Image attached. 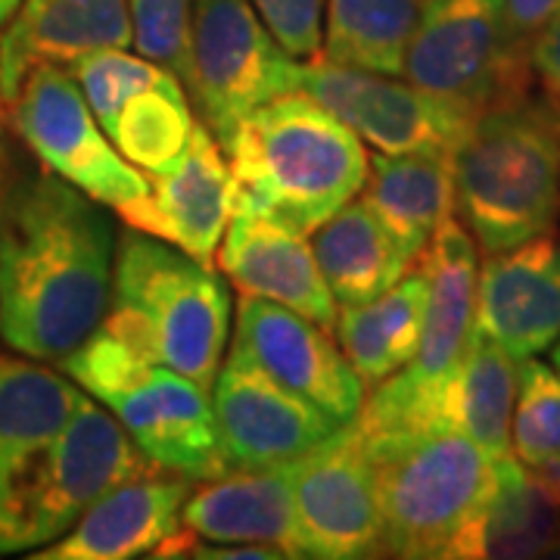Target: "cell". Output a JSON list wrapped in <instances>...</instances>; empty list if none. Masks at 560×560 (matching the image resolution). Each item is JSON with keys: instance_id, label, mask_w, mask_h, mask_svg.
Instances as JSON below:
<instances>
[{"instance_id": "34", "label": "cell", "mask_w": 560, "mask_h": 560, "mask_svg": "<svg viewBox=\"0 0 560 560\" xmlns=\"http://www.w3.org/2000/svg\"><path fill=\"white\" fill-rule=\"evenodd\" d=\"M529 66L539 72L548 97L560 103V7L529 40Z\"/></svg>"}, {"instance_id": "12", "label": "cell", "mask_w": 560, "mask_h": 560, "mask_svg": "<svg viewBox=\"0 0 560 560\" xmlns=\"http://www.w3.org/2000/svg\"><path fill=\"white\" fill-rule=\"evenodd\" d=\"M287 467L305 558L359 560L383 555L377 486L355 420Z\"/></svg>"}, {"instance_id": "33", "label": "cell", "mask_w": 560, "mask_h": 560, "mask_svg": "<svg viewBox=\"0 0 560 560\" xmlns=\"http://www.w3.org/2000/svg\"><path fill=\"white\" fill-rule=\"evenodd\" d=\"M249 3L256 7L265 28L293 60L320 57V20L327 0H249Z\"/></svg>"}, {"instance_id": "2", "label": "cell", "mask_w": 560, "mask_h": 560, "mask_svg": "<svg viewBox=\"0 0 560 560\" xmlns=\"http://www.w3.org/2000/svg\"><path fill=\"white\" fill-rule=\"evenodd\" d=\"M221 150L231 215H261L305 237L355 200L371 172L359 135L305 91L261 103Z\"/></svg>"}, {"instance_id": "31", "label": "cell", "mask_w": 560, "mask_h": 560, "mask_svg": "<svg viewBox=\"0 0 560 560\" xmlns=\"http://www.w3.org/2000/svg\"><path fill=\"white\" fill-rule=\"evenodd\" d=\"M69 72L79 81L81 94H84V101L91 106L94 119L101 121L106 138L116 128V119L125 109V103L131 101L135 94H140V91H147V88L160 84L168 75H175V72H168L160 62L147 60V57H131V54H125L119 47L94 50V54L72 62Z\"/></svg>"}, {"instance_id": "24", "label": "cell", "mask_w": 560, "mask_h": 560, "mask_svg": "<svg viewBox=\"0 0 560 560\" xmlns=\"http://www.w3.org/2000/svg\"><path fill=\"white\" fill-rule=\"evenodd\" d=\"M361 190V200L418 261L433 234L455 215L452 153H377Z\"/></svg>"}, {"instance_id": "14", "label": "cell", "mask_w": 560, "mask_h": 560, "mask_svg": "<svg viewBox=\"0 0 560 560\" xmlns=\"http://www.w3.org/2000/svg\"><path fill=\"white\" fill-rule=\"evenodd\" d=\"M103 405L119 418L140 455L156 470L187 480L231 474L206 389L178 371L150 364L138 381L106 396Z\"/></svg>"}, {"instance_id": "23", "label": "cell", "mask_w": 560, "mask_h": 560, "mask_svg": "<svg viewBox=\"0 0 560 560\" xmlns=\"http://www.w3.org/2000/svg\"><path fill=\"white\" fill-rule=\"evenodd\" d=\"M308 237L320 275L340 305L377 300L415 265L408 249L364 200L346 202Z\"/></svg>"}, {"instance_id": "16", "label": "cell", "mask_w": 560, "mask_h": 560, "mask_svg": "<svg viewBox=\"0 0 560 560\" xmlns=\"http://www.w3.org/2000/svg\"><path fill=\"white\" fill-rule=\"evenodd\" d=\"M237 346L287 389L318 405L340 423L359 418L364 383L352 371L342 349L315 320L275 305L243 296L237 308Z\"/></svg>"}, {"instance_id": "8", "label": "cell", "mask_w": 560, "mask_h": 560, "mask_svg": "<svg viewBox=\"0 0 560 560\" xmlns=\"http://www.w3.org/2000/svg\"><path fill=\"white\" fill-rule=\"evenodd\" d=\"M300 62L265 28L249 0H194L184 81L219 147L261 103L296 91Z\"/></svg>"}, {"instance_id": "18", "label": "cell", "mask_w": 560, "mask_h": 560, "mask_svg": "<svg viewBox=\"0 0 560 560\" xmlns=\"http://www.w3.org/2000/svg\"><path fill=\"white\" fill-rule=\"evenodd\" d=\"M190 495L187 477H162L150 467L113 486L72 529L35 551L38 560H128L143 558L180 533V511Z\"/></svg>"}, {"instance_id": "27", "label": "cell", "mask_w": 560, "mask_h": 560, "mask_svg": "<svg viewBox=\"0 0 560 560\" xmlns=\"http://www.w3.org/2000/svg\"><path fill=\"white\" fill-rule=\"evenodd\" d=\"M81 393L32 359H0V480L72 418Z\"/></svg>"}, {"instance_id": "19", "label": "cell", "mask_w": 560, "mask_h": 560, "mask_svg": "<svg viewBox=\"0 0 560 560\" xmlns=\"http://www.w3.org/2000/svg\"><path fill=\"white\" fill-rule=\"evenodd\" d=\"M215 261L241 296L283 305L324 330L337 327V300L300 231L261 215H231Z\"/></svg>"}, {"instance_id": "6", "label": "cell", "mask_w": 560, "mask_h": 560, "mask_svg": "<svg viewBox=\"0 0 560 560\" xmlns=\"http://www.w3.org/2000/svg\"><path fill=\"white\" fill-rule=\"evenodd\" d=\"M150 467L119 420L81 396L60 433L0 480V555L57 541L113 486Z\"/></svg>"}, {"instance_id": "20", "label": "cell", "mask_w": 560, "mask_h": 560, "mask_svg": "<svg viewBox=\"0 0 560 560\" xmlns=\"http://www.w3.org/2000/svg\"><path fill=\"white\" fill-rule=\"evenodd\" d=\"M135 44L128 0H22L0 32V103L10 106L35 66H62Z\"/></svg>"}, {"instance_id": "26", "label": "cell", "mask_w": 560, "mask_h": 560, "mask_svg": "<svg viewBox=\"0 0 560 560\" xmlns=\"http://www.w3.org/2000/svg\"><path fill=\"white\" fill-rule=\"evenodd\" d=\"M427 268L418 265L377 300L342 305L337 312V337L342 355L364 386H377L399 374L411 361L423 330Z\"/></svg>"}, {"instance_id": "7", "label": "cell", "mask_w": 560, "mask_h": 560, "mask_svg": "<svg viewBox=\"0 0 560 560\" xmlns=\"http://www.w3.org/2000/svg\"><path fill=\"white\" fill-rule=\"evenodd\" d=\"M529 44L504 0H427L405 50L408 84L470 116L526 94Z\"/></svg>"}, {"instance_id": "25", "label": "cell", "mask_w": 560, "mask_h": 560, "mask_svg": "<svg viewBox=\"0 0 560 560\" xmlns=\"http://www.w3.org/2000/svg\"><path fill=\"white\" fill-rule=\"evenodd\" d=\"M560 545V504L517 458H495V486L455 548V560L539 558Z\"/></svg>"}, {"instance_id": "30", "label": "cell", "mask_w": 560, "mask_h": 560, "mask_svg": "<svg viewBox=\"0 0 560 560\" xmlns=\"http://www.w3.org/2000/svg\"><path fill=\"white\" fill-rule=\"evenodd\" d=\"M511 452L526 470L560 464V371L539 359L521 361Z\"/></svg>"}, {"instance_id": "13", "label": "cell", "mask_w": 560, "mask_h": 560, "mask_svg": "<svg viewBox=\"0 0 560 560\" xmlns=\"http://www.w3.org/2000/svg\"><path fill=\"white\" fill-rule=\"evenodd\" d=\"M212 386L221 455L231 470L290 464L346 427L275 381L241 346H234L224 364H219Z\"/></svg>"}, {"instance_id": "28", "label": "cell", "mask_w": 560, "mask_h": 560, "mask_svg": "<svg viewBox=\"0 0 560 560\" xmlns=\"http://www.w3.org/2000/svg\"><path fill=\"white\" fill-rule=\"evenodd\" d=\"M420 10V0H327L320 57L396 79L405 69Z\"/></svg>"}, {"instance_id": "10", "label": "cell", "mask_w": 560, "mask_h": 560, "mask_svg": "<svg viewBox=\"0 0 560 560\" xmlns=\"http://www.w3.org/2000/svg\"><path fill=\"white\" fill-rule=\"evenodd\" d=\"M10 116L16 135L47 172L69 180L101 206L119 212L150 190L143 172L106 138L69 69L50 62L35 66L22 79Z\"/></svg>"}, {"instance_id": "15", "label": "cell", "mask_w": 560, "mask_h": 560, "mask_svg": "<svg viewBox=\"0 0 560 560\" xmlns=\"http://www.w3.org/2000/svg\"><path fill=\"white\" fill-rule=\"evenodd\" d=\"M119 219L212 265L231 221V168L206 125H194L178 160L156 168L150 190L121 206Z\"/></svg>"}, {"instance_id": "35", "label": "cell", "mask_w": 560, "mask_h": 560, "mask_svg": "<svg viewBox=\"0 0 560 560\" xmlns=\"http://www.w3.org/2000/svg\"><path fill=\"white\" fill-rule=\"evenodd\" d=\"M504 3H508L511 28H514L517 38H523L526 44L536 38V32L555 16V10L560 7V0H504Z\"/></svg>"}, {"instance_id": "1", "label": "cell", "mask_w": 560, "mask_h": 560, "mask_svg": "<svg viewBox=\"0 0 560 560\" xmlns=\"http://www.w3.org/2000/svg\"><path fill=\"white\" fill-rule=\"evenodd\" d=\"M113 221L54 172L0 202V340L22 359L62 361L109 312Z\"/></svg>"}, {"instance_id": "22", "label": "cell", "mask_w": 560, "mask_h": 560, "mask_svg": "<svg viewBox=\"0 0 560 560\" xmlns=\"http://www.w3.org/2000/svg\"><path fill=\"white\" fill-rule=\"evenodd\" d=\"M180 523L206 541L275 545L287 558H305L287 464L209 480L187 495Z\"/></svg>"}, {"instance_id": "17", "label": "cell", "mask_w": 560, "mask_h": 560, "mask_svg": "<svg viewBox=\"0 0 560 560\" xmlns=\"http://www.w3.org/2000/svg\"><path fill=\"white\" fill-rule=\"evenodd\" d=\"M474 330L517 361L560 340V237L548 231L489 253L477 271Z\"/></svg>"}, {"instance_id": "4", "label": "cell", "mask_w": 560, "mask_h": 560, "mask_svg": "<svg viewBox=\"0 0 560 560\" xmlns=\"http://www.w3.org/2000/svg\"><path fill=\"white\" fill-rule=\"evenodd\" d=\"M364 436V433H361ZM383 523V555L455 560L495 486V458L455 430L364 436Z\"/></svg>"}, {"instance_id": "37", "label": "cell", "mask_w": 560, "mask_h": 560, "mask_svg": "<svg viewBox=\"0 0 560 560\" xmlns=\"http://www.w3.org/2000/svg\"><path fill=\"white\" fill-rule=\"evenodd\" d=\"M551 359H555V368L560 371V340L555 342V352H551Z\"/></svg>"}, {"instance_id": "21", "label": "cell", "mask_w": 560, "mask_h": 560, "mask_svg": "<svg viewBox=\"0 0 560 560\" xmlns=\"http://www.w3.org/2000/svg\"><path fill=\"white\" fill-rule=\"evenodd\" d=\"M420 265L427 268V308H423V330L411 361L399 374L386 377L389 389H423L442 381L474 334V312H477V246L474 237L460 228L455 215L433 234L423 249Z\"/></svg>"}, {"instance_id": "36", "label": "cell", "mask_w": 560, "mask_h": 560, "mask_svg": "<svg viewBox=\"0 0 560 560\" xmlns=\"http://www.w3.org/2000/svg\"><path fill=\"white\" fill-rule=\"evenodd\" d=\"M22 7V0H0V32L7 28V22L16 16V10Z\"/></svg>"}, {"instance_id": "32", "label": "cell", "mask_w": 560, "mask_h": 560, "mask_svg": "<svg viewBox=\"0 0 560 560\" xmlns=\"http://www.w3.org/2000/svg\"><path fill=\"white\" fill-rule=\"evenodd\" d=\"M135 44L147 60L187 79V40L194 0H128Z\"/></svg>"}, {"instance_id": "5", "label": "cell", "mask_w": 560, "mask_h": 560, "mask_svg": "<svg viewBox=\"0 0 560 560\" xmlns=\"http://www.w3.org/2000/svg\"><path fill=\"white\" fill-rule=\"evenodd\" d=\"M109 312L150 359L212 389L231 334V290L212 265L131 228L116 253Z\"/></svg>"}, {"instance_id": "9", "label": "cell", "mask_w": 560, "mask_h": 560, "mask_svg": "<svg viewBox=\"0 0 560 560\" xmlns=\"http://www.w3.org/2000/svg\"><path fill=\"white\" fill-rule=\"evenodd\" d=\"M517 377V359L474 330L467 349L442 381L408 393L377 383L374 396L361 401L355 423L364 436L455 430L470 436L486 455L508 458Z\"/></svg>"}, {"instance_id": "3", "label": "cell", "mask_w": 560, "mask_h": 560, "mask_svg": "<svg viewBox=\"0 0 560 560\" xmlns=\"http://www.w3.org/2000/svg\"><path fill=\"white\" fill-rule=\"evenodd\" d=\"M455 209L486 253L555 231L560 109L521 94L480 113L452 150Z\"/></svg>"}, {"instance_id": "29", "label": "cell", "mask_w": 560, "mask_h": 560, "mask_svg": "<svg viewBox=\"0 0 560 560\" xmlns=\"http://www.w3.org/2000/svg\"><path fill=\"white\" fill-rule=\"evenodd\" d=\"M190 135L194 116L187 106V91L178 75H168L125 103L116 128L109 131V140L131 165L143 172H156L178 160Z\"/></svg>"}, {"instance_id": "11", "label": "cell", "mask_w": 560, "mask_h": 560, "mask_svg": "<svg viewBox=\"0 0 560 560\" xmlns=\"http://www.w3.org/2000/svg\"><path fill=\"white\" fill-rule=\"evenodd\" d=\"M296 91L330 109L374 150L401 153H452L477 116L440 101L393 75L312 57L300 62Z\"/></svg>"}]
</instances>
